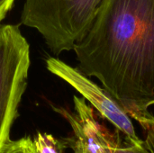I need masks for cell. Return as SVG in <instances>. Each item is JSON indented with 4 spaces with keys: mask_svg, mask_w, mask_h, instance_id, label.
I'll use <instances>...</instances> for the list:
<instances>
[{
    "mask_svg": "<svg viewBox=\"0 0 154 153\" xmlns=\"http://www.w3.org/2000/svg\"><path fill=\"white\" fill-rule=\"evenodd\" d=\"M74 111L55 108L69 124L74 137L68 145L74 153H114L116 132L102 124L93 109L83 97L73 96Z\"/></svg>",
    "mask_w": 154,
    "mask_h": 153,
    "instance_id": "cell-5",
    "label": "cell"
},
{
    "mask_svg": "<svg viewBox=\"0 0 154 153\" xmlns=\"http://www.w3.org/2000/svg\"><path fill=\"white\" fill-rule=\"evenodd\" d=\"M132 120H135L143 129L144 134L143 144L150 153H154V115L151 113L134 115Z\"/></svg>",
    "mask_w": 154,
    "mask_h": 153,
    "instance_id": "cell-7",
    "label": "cell"
},
{
    "mask_svg": "<svg viewBox=\"0 0 154 153\" xmlns=\"http://www.w3.org/2000/svg\"><path fill=\"white\" fill-rule=\"evenodd\" d=\"M15 0H0V23L5 19Z\"/></svg>",
    "mask_w": 154,
    "mask_h": 153,
    "instance_id": "cell-10",
    "label": "cell"
},
{
    "mask_svg": "<svg viewBox=\"0 0 154 153\" xmlns=\"http://www.w3.org/2000/svg\"><path fill=\"white\" fill-rule=\"evenodd\" d=\"M45 65L50 73L73 87L99 113L100 116L112 124L125 140L132 143L143 142L136 133L132 118L106 90L81 73L78 68H73L60 59L49 57L45 60Z\"/></svg>",
    "mask_w": 154,
    "mask_h": 153,
    "instance_id": "cell-4",
    "label": "cell"
},
{
    "mask_svg": "<svg viewBox=\"0 0 154 153\" xmlns=\"http://www.w3.org/2000/svg\"><path fill=\"white\" fill-rule=\"evenodd\" d=\"M73 50L131 117L154 106V0H103Z\"/></svg>",
    "mask_w": 154,
    "mask_h": 153,
    "instance_id": "cell-1",
    "label": "cell"
},
{
    "mask_svg": "<svg viewBox=\"0 0 154 153\" xmlns=\"http://www.w3.org/2000/svg\"><path fill=\"white\" fill-rule=\"evenodd\" d=\"M116 132V146L114 153H150L143 144V141L141 143H132L128 142L123 136L121 133L115 130Z\"/></svg>",
    "mask_w": 154,
    "mask_h": 153,
    "instance_id": "cell-8",
    "label": "cell"
},
{
    "mask_svg": "<svg viewBox=\"0 0 154 153\" xmlns=\"http://www.w3.org/2000/svg\"><path fill=\"white\" fill-rule=\"evenodd\" d=\"M32 143L35 153H61L67 145L45 133H38L32 139Z\"/></svg>",
    "mask_w": 154,
    "mask_h": 153,
    "instance_id": "cell-6",
    "label": "cell"
},
{
    "mask_svg": "<svg viewBox=\"0 0 154 153\" xmlns=\"http://www.w3.org/2000/svg\"><path fill=\"white\" fill-rule=\"evenodd\" d=\"M30 45L19 25L0 26V151L11 140L10 131L27 86Z\"/></svg>",
    "mask_w": 154,
    "mask_h": 153,
    "instance_id": "cell-3",
    "label": "cell"
},
{
    "mask_svg": "<svg viewBox=\"0 0 154 153\" xmlns=\"http://www.w3.org/2000/svg\"><path fill=\"white\" fill-rule=\"evenodd\" d=\"M0 153H35L32 139L23 137L16 141L10 140L3 147Z\"/></svg>",
    "mask_w": 154,
    "mask_h": 153,
    "instance_id": "cell-9",
    "label": "cell"
},
{
    "mask_svg": "<svg viewBox=\"0 0 154 153\" xmlns=\"http://www.w3.org/2000/svg\"><path fill=\"white\" fill-rule=\"evenodd\" d=\"M103 0H25L21 23L35 29L55 56L69 51L88 32Z\"/></svg>",
    "mask_w": 154,
    "mask_h": 153,
    "instance_id": "cell-2",
    "label": "cell"
}]
</instances>
